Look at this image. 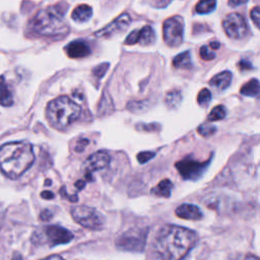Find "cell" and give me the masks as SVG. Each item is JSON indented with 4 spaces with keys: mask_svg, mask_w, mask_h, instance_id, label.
Returning <instances> with one entry per match:
<instances>
[{
    "mask_svg": "<svg viewBox=\"0 0 260 260\" xmlns=\"http://www.w3.org/2000/svg\"><path fill=\"white\" fill-rule=\"evenodd\" d=\"M223 29L226 35L233 40H241L245 38L249 31L247 22L237 12H232L225 18Z\"/></svg>",
    "mask_w": 260,
    "mask_h": 260,
    "instance_id": "9c48e42d",
    "label": "cell"
},
{
    "mask_svg": "<svg viewBox=\"0 0 260 260\" xmlns=\"http://www.w3.org/2000/svg\"><path fill=\"white\" fill-rule=\"evenodd\" d=\"M130 23H131V18L128 13H122L121 16H119L112 23L106 25L105 28L95 32V36L97 38H111L116 34L126 31Z\"/></svg>",
    "mask_w": 260,
    "mask_h": 260,
    "instance_id": "8fae6325",
    "label": "cell"
},
{
    "mask_svg": "<svg viewBox=\"0 0 260 260\" xmlns=\"http://www.w3.org/2000/svg\"><path fill=\"white\" fill-rule=\"evenodd\" d=\"M246 3V1H229L230 6H239Z\"/></svg>",
    "mask_w": 260,
    "mask_h": 260,
    "instance_id": "b9f144b4",
    "label": "cell"
},
{
    "mask_svg": "<svg viewBox=\"0 0 260 260\" xmlns=\"http://www.w3.org/2000/svg\"><path fill=\"white\" fill-rule=\"evenodd\" d=\"M41 196L44 199H53L54 198V193L51 192V191H43L42 193H41Z\"/></svg>",
    "mask_w": 260,
    "mask_h": 260,
    "instance_id": "8d00e7d4",
    "label": "cell"
},
{
    "mask_svg": "<svg viewBox=\"0 0 260 260\" xmlns=\"http://www.w3.org/2000/svg\"><path fill=\"white\" fill-rule=\"evenodd\" d=\"M232 81V73L231 71H223L214 75L211 81L210 85L216 89L217 91H225L227 88L230 87Z\"/></svg>",
    "mask_w": 260,
    "mask_h": 260,
    "instance_id": "2e32d148",
    "label": "cell"
},
{
    "mask_svg": "<svg viewBox=\"0 0 260 260\" xmlns=\"http://www.w3.org/2000/svg\"><path fill=\"white\" fill-rule=\"evenodd\" d=\"M212 101V93L209 89H202L197 95V103L201 107H208Z\"/></svg>",
    "mask_w": 260,
    "mask_h": 260,
    "instance_id": "d4e9b609",
    "label": "cell"
},
{
    "mask_svg": "<svg viewBox=\"0 0 260 260\" xmlns=\"http://www.w3.org/2000/svg\"><path fill=\"white\" fill-rule=\"evenodd\" d=\"M35 162L33 146L24 142H12L0 147V170L9 179H19Z\"/></svg>",
    "mask_w": 260,
    "mask_h": 260,
    "instance_id": "7a4b0ae2",
    "label": "cell"
},
{
    "mask_svg": "<svg viewBox=\"0 0 260 260\" xmlns=\"http://www.w3.org/2000/svg\"><path fill=\"white\" fill-rule=\"evenodd\" d=\"M192 65L193 63L192 60H191L190 51H185L178 54L173 59V66L175 68H178V70H190Z\"/></svg>",
    "mask_w": 260,
    "mask_h": 260,
    "instance_id": "d6986e66",
    "label": "cell"
},
{
    "mask_svg": "<svg viewBox=\"0 0 260 260\" xmlns=\"http://www.w3.org/2000/svg\"><path fill=\"white\" fill-rule=\"evenodd\" d=\"M148 103L146 101H142V102H130L128 103V110L133 112V113H140V112H143L147 109Z\"/></svg>",
    "mask_w": 260,
    "mask_h": 260,
    "instance_id": "4316f807",
    "label": "cell"
},
{
    "mask_svg": "<svg viewBox=\"0 0 260 260\" xmlns=\"http://www.w3.org/2000/svg\"><path fill=\"white\" fill-rule=\"evenodd\" d=\"M164 41L172 48L179 47L183 42L184 21L181 17L176 16L165 21L163 24Z\"/></svg>",
    "mask_w": 260,
    "mask_h": 260,
    "instance_id": "ba28073f",
    "label": "cell"
},
{
    "mask_svg": "<svg viewBox=\"0 0 260 260\" xmlns=\"http://www.w3.org/2000/svg\"><path fill=\"white\" fill-rule=\"evenodd\" d=\"M175 213L180 218H183V220H189V221H199L203 216L200 209L196 207V205L190 204V203L181 204L180 207H178L176 209Z\"/></svg>",
    "mask_w": 260,
    "mask_h": 260,
    "instance_id": "9a60e30c",
    "label": "cell"
},
{
    "mask_svg": "<svg viewBox=\"0 0 260 260\" xmlns=\"http://www.w3.org/2000/svg\"><path fill=\"white\" fill-rule=\"evenodd\" d=\"M216 2L213 0H202L199 1L195 6V11L199 15H208L215 9Z\"/></svg>",
    "mask_w": 260,
    "mask_h": 260,
    "instance_id": "603a6c76",
    "label": "cell"
},
{
    "mask_svg": "<svg viewBox=\"0 0 260 260\" xmlns=\"http://www.w3.org/2000/svg\"><path fill=\"white\" fill-rule=\"evenodd\" d=\"M40 217H41V220H42V221H49L50 218L52 217V213H51L50 211L45 210L42 213H41Z\"/></svg>",
    "mask_w": 260,
    "mask_h": 260,
    "instance_id": "d590c367",
    "label": "cell"
},
{
    "mask_svg": "<svg viewBox=\"0 0 260 260\" xmlns=\"http://www.w3.org/2000/svg\"><path fill=\"white\" fill-rule=\"evenodd\" d=\"M216 130H217L216 126H214L213 124H209V123L201 124L197 129L198 133L201 136H203V138H211V136H213L216 132Z\"/></svg>",
    "mask_w": 260,
    "mask_h": 260,
    "instance_id": "484cf974",
    "label": "cell"
},
{
    "mask_svg": "<svg viewBox=\"0 0 260 260\" xmlns=\"http://www.w3.org/2000/svg\"><path fill=\"white\" fill-rule=\"evenodd\" d=\"M212 158L205 162H198L192 158H185L175 164L178 172L182 176L183 179L196 181L202 177L204 172L208 170Z\"/></svg>",
    "mask_w": 260,
    "mask_h": 260,
    "instance_id": "52a82bcc",
    "label": "cell"
},
{
    "mask_svg": "<svg viewBox=\"0 0 260 260\" xmlns=\"http://www.w3.org/2000/svg\"><path fill=\"white\" fill-rule=\"evenodd\" d=\"M85 186H86V182H85V181H81V180H79V181H77V182L75 183V187H76L78 190L84 189V188H85Z\"/></svg>",
    "mask_w": 260,
    "mask_h": 260,
    "instance_id": "ab89813d",
    "label": "cell"
},
{
    "mask_svg": "<svg viewBox=\"0 0 260 260\" xmlns=\"http://www.w3.org/2000/svg\"><path fill=\"white\" fill-rule=\"evenodd\" d=\"M93 16V8L88 4H80L74 8L71 19L76 23H86Z\"/></svg>",
    "mask_w": 260,
    "mask_h": 260,
    "instance_id": "ac0fdd59",
    "label": "cell"
},
{
    "mask_svg": "<svg viewBox=\"0 0 260 260\" xmlns=\"http://www.w3.org/2000/svg\"><path fill=\"white\" fill-rule=\"evenodd\" d=\"M156 41V33L150 25H144L142 29L132 31L125 39V45L140 43L142 46L153 45Z\"/></svg>",
    "mask_w": 260,
    "mask_h": 260,
    "instance_id": "7c38bea8",
    "label": "cell"
},
{
    "mask_svg": "<svg viewBox=\"0 0 260 260\" xmlns=\"http://www.w3.org/2000/svg\"><path fill=\"white\" fill-rule=\"evenodd\" d=\"M251 19L254 22L257 28H259V25H260V8H259V6H255L251 10Z\"/></svg>",
    "mask_w": 260,
    "mask_h": 260,
    "instance_id": "d6a6232c",
    "label": "cell"
},
{
    "mask_svg": "<svg viewBox=\"0 0 260 260\" xmlns=\"http://www.w3.org/2000/svg\"><path fill=\"white\" fill-rule=\"evenodd\" d=\"M226 116H227L226 108L223 105H218V106L214 107L213 110L211 111V113H210V115L208 117V120L212 121V122H214V121H217V120L225 119Z\"/></svg>",
    "mask_w": 260,
    "mask_h": 260,
    "instance_id": "cb8c5ba5",
    "label": "cell"
},
{
    "mask_svg": "<svg viewBox=\"0 0 260 260\" xmlns=\"http://www.w3.org/2000/svg\"><path fill=\"white\" fill-rule=\"evenodd\" d=\"M220 46H221V44L218 43V42H215V41H213V42H212V43L210 44V47H211L212 49H213V50L220 49Z\"/></svg>",
    "mask_w": 260,
    "mask_h": 260,
    "instance_id": "60d3db41",
    "label": "cell"
},
{
    "mask_svg": "<svg viewBox=\"0 0 260 260\" xmlns=\"http://www.w3.org/2000/svg\"><path fill=\"white\" fill-rule=\"evenodd\" d=\"M71 216L73 220L89 230L98 231L102 230L105 226V217L95 209L88 205H77L71 209Z\"/></svg>",
    "mask_w": 260,
    "mask_h": 260,
    "instance_id": "5b68a950",
    "label": "cell"
},
{
    "mask_svg": "<svg viewBox=\"0 0 260 260\" xmlns=\"http://www.w3.org/2000/svg\"><path fill=\"white\" fill-rule=\"evenodd\" d=\"M80 114V107L66 95L52 100L46 109V116L50 125L57 130L70 127L79 118Z\"/></svg>",
    "mask_w": 260,
    "mask_h": 260,
    "instance_id": "277c9868",
    "label": "cell"
},
{
    "mask_svg": "<svg viewBox=\"0 0 260 260\" xmlns=\"http://www.w3.org/2000/svg\"><path fill=\"white\" fill-rule=\"evenodd\" d=\"M13 104V97L10 87L4 76H0V105L4 107H10Z\"/></svg>",
    "mask_w": 260,
    "mask_h": 260,
    "instance_id": "e0dca14e",
    "label": "cell"
},
{
    "mask_svg": "<svg viewBox=\"0 0 260 260\" xmlns=\"http://www.w3.org/2000/svg\"><path fill=\"white\" fill-rule=\"evenodd\" d=\"M110 161H111L110 155L105 152V150H100V152L95 153L90 158H88L83 166V170L85 172V178L87 179V181H93L94 180L93 174L95 172L106 169L109 166V164H110Z\"/></svg>",
    "mask_w": 260,
    "mask_h": 260,
    "instance_id": "30bf717a",
    "label": "cell"
},
{
    "mask_svg": "<svg viewBox=\"0 0 260 260\" xmlns=\"http://www.w3.org/2000/svg\"><path fill=\"white\" fill-rule=\"evenodd\" d=\"M147 230L145 229H131L117 239L116 246L124 251L142 252L146 243Z\"/></svg>",
    "mask_w": 260,
    "mask_h": 260,
    "instance_id": "8992f818",
    "label": "cell"
},
{
    "mask_svg": "<svg viewBox=\"0 0 260 260\" xmlns=\"http://www.w3.org/2000/svg\"><path fill=\"white\" fill-rule=\"evenodd\" d=\"M159 4H160V7H165L168 4H170V1H166V2H164V1H161V2L155 1V2H152V5H154V6H158Z\"/></svg>",
    "mask_w": 260,
    "mask_h": 260,
    "instance_id": "74e56055",
    "label": "cell"
},
{
    "mask_svg": "<svg viewBox=\"0 0 260 260\" xmlns=\"http://www.w3.org/2000/svg\"><path fill=\"white\" fill-rule=\"evenodd\" d=\"M42 260H64L60 255H51L49 257H46Z\"/></svg>",
    "mask_w": 260,
    "mask_h": 260,
    "instance_id": "f35d334b",
    "label": "cell"
},
{
    "mask_svg": "<svg viewBox=\"0 0 260 260\" xmlns=\"http://www.w3.org/2000/svg\"><path fill=\"white\" fill-rule=\"evenodd\" d=\"M234 260H259L257 256L255 255H251V254H247V255H243V256H238L236 257Z\"/></svg>",
    "mask_w": 260,
    "mask_h": 260,
    "instance_id": "e575fe53",
    "label": "cell"
},
{
    "mask_svg": "<svg viewBox=\"0 0 260 260\" xmlns=\"http://www.w3.org/2000/svg\"><path fill=\"white\" fill-rule=\"evenodd\" d=\"M197 235L184 227H163L155 240V252L159 260H183L197 243Z\"/></svg>",
    "mask_w": 260,
    "mask_h": 260,
    "instance_id": "6da1fadb",
    "label": "cell"
},
{
    "mask_svg": "<svg viewBox=\"0 0 260 260\" xmlns=\"http://www.w3.org/2000/svg\"><path fill=\"white\" fill-rule=\"evenodd\" d=\"M64 49L67 56L73 59L85 58L92 53L91 47L84 40L72 41V42L68 44Z\"/></svg>",
    "mask_w": 260,
    "mask_h": 260,
    "instance_id": "5bb4252c",
    "label": "cell"
},
{
    "mask_svg": "<svg viewBox=\"0 0 260 260\" xmlns=\"http://www.w3.org/2000/svg\"><path fill=\"white\" fill-rule=\"evenodd\" d=\"M109 99H110V97H104L102 98L101 100V103H100V106H99V114L100 115H106L108 113H111L113 110H114V107L113 105L112 106H108L107 102L109 101Z\"/></svg>",
    "mask_w": 260,
    "mask_h": 260,
    "instance_id": "f1b7e54d",
    "label": "cell"
},
{
    "mask_svg": "<svg viewBox=\"0 0 260 260\" xmlns=\"http://www.w3.org/2000/svg\"><path fill=\"white\" fill-rule=\"evenodd\" d=\"M90 143V141L87 140V139H80L75 146H74V152L75 153H81V152H84L85 148L88 146V144Z\"/></svg>",
    "mask_w": 260,
    "mask_h": 260,
    "instance_id": "1f68e13d",
    "label": "cell"
},
{
    "mask_svg": "<svg viewBox=\"0 0 260 260\" xmlns=\"http://www.w3.org/2000/svg\"><path fill=\"white\" fill-rule=\"evenodd\" d=\"M172 189L173 183L169 179H164L155 188L152 189V193L160 197L169 198L171 196Z\"/></svg>",
    "mask_w": 260,
    "mask_h": 260,
    "instance_id": "ffe728a7",
    "label": "cell"
},
{
    "mask_svg": "<svg viewBox=\"0 0 260 260\" xmlns=\"http://www.w3.org/2000/svg\"><path fill=\"white\" fill-rule=\"evenodd\" d=\"M67 4L58 3L38 11L31 22L34 33L45 37L64 36L68 33V25L64 20Z\"/></svg>",
    "mask_w": 260,
    "mask_h": 260,
    "instance_id": "3957f363",
    "label": "cell"
},
{
    "mask_svg": "<svg viewBox=\"0 0 260 260\" xmlns=\"http://www.w3.org/2000/svg\"><path fill=\"white\" fill-rule=\"evenodd\" d=\"M156 154L154 152H142L138 155V161L141 164H145L148 161L152 160L153 158H155Z\"/></svg>",
    "mask_w": 260,
    "mask_h": 260,
    "instance_id": "4dcf8cb0",
    "label": "cell"
},
{
    "mask_svg": "<svg viewBox=\"0 0 260 260\" xmlns=\"http://www.w3.org/2000/svg\"><path fill=\"white\" fill-rule=\"evenodd\" d=\"M109 65H110L109 63H102L95 66L93 70V75L97 79H101L109 70Z\"/></svg>",
    "mask_w": 260,
    "mask_h": 260,
    "instance_id": "83f0119b",
    "label": "cell"
},
{
    "mask_svg": "<svg viewBox=\"0 0 260 260\" xmlns=\"http://www.w3.org/2000/svg\"><path fill=\"white\" fill-rule=\"evenodd\" d=\"M44 234L50 246H57L70 243L73 239L71 231L59 226H48L44 229Z\"/></svg>",
    "mask_w": 260,
    "mask_h": 260,
    "instance_id": "4fadbf2b",
    "label": "cell"
},
{
    "mask_svg": "<svg viewBox=\"0 0 260 260\" xmlns=\"http://www.w3.org/2000/svg\"><path fill=\"white\" fill-rule=\"evenodd\" d=\"M240 93L246 97H257L259 94V81L257 78L250 79L247 84L242 86Z\"/></svg>",
    "mask_w": 260,
    "mask_h": 260,
    "instance_id": "44dd1931",
    "label": "cell"
},
{
    "mask_svg": "<svg viewBox=\"0 0 260 260\" xmlns=\"http://www.w3.org/2000/svg\"><path fill=\"white\" fill-rule=\"evenodd\" d=\"M199 55L201 57V59L205 60V61H210L215 58V54L213 52H212L208 46H202L200 48L199 51Z\"/></svg>",
    "mask_w": 260,
    "mask_h": 260,
    "instance_id": "f546056e",
    "label": "cell"
},
{
    "mask_svg": "<svg viewBox=\"0 0 260 260\" xmlns=\"http://www.w3.org/2000/svg\"><path fill=\"white\" fill-rule=\"evenodd\" d=\"M238 66H239V68H240L241 71H248V70H251V68H252V64L249 61L245 60V59L241 60L239 62V64H238Z\"/></svg>",
    "mask_w": 260,
    "mask_h": 260,
    "instance_id": "836d02e7",
    "label": "cell"
},
{
    "mask_svg": "<svg viewBox=\"0 0 260 260\" xmlns=\"http://www.w3.org/2000/svg\"><path fill=\"white\" fill-rule=\"evenodd\" d=\"M182 102V94L180 91H171L166 95L165 103L169 109L178 108Z\"/></svg>",
    "mask_w": 260,
    "mask_h": 260,
    "instance_id": "7402d4cb",
    "label": "cell"
}]
</instances>
